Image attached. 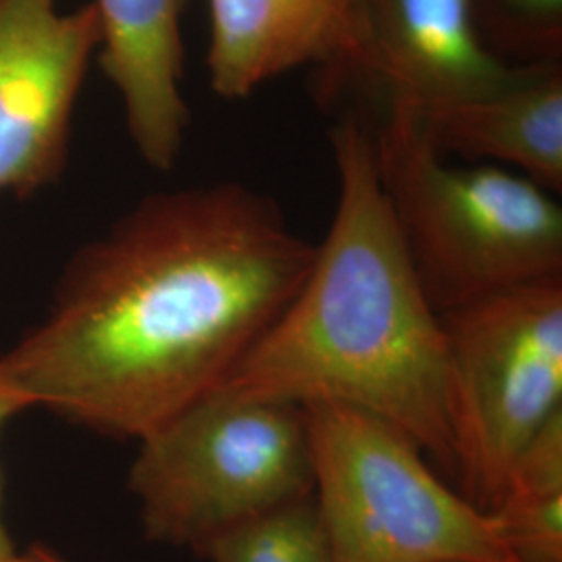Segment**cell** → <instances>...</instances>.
<instances>
[{"mask_svg": "<svg viewBox=\"0 0 562 562\" xmlns=\"http://www.w3.org/2000/svg\"><path fill=\"white\" fill-rule=\"evenodd\" d=\"M315 252L244 181L150 194L67 261L48 313L0 357V382L25 411L140 442L227 382Z\"/></svg>", "mask_w": 562, "mask_h": 562, "instance_id": "obj_1", "label": "cell"}, {"mask_svg": "<svg viewBox=\"0 0 562 562\" xmlns=\"http://www.w3.org/2000/svg\"><path fill=\"white\" fill-rule=\"evenodd\" d=\"M327 138L338 178L327 236L299 294L213 394L359 408L454 480L442 317L383 194L371 130L346 115Z\"/></svg>", "mask_w": 562, "mask_h": 562, "instance_id": "obj_2", "label": "cell"}, {"mask_svg": "<svg viewBox=\"0 0 562 562\" xmlns=\"http://www.w3.org/2000/svg\"><path fill=\"white\" fill-rule=\"evenodd\" d=\"M485 46L508 65L562 60V0H471Z\"/></svg>", "mask_w": 562, "mask_h": 562, "instance_id": "obj_13", "label": "cell"}, {"mask_svg": "<svg viewBox=\"0 0 562 562\" xmlns=\"http://www.w3.org/2000/svg\"><path fill=\"white\" fill-rule=\"evenodd\" d=\"M209 562H331L313 496L288 504L213 543Z\"/></svg>", "mask_w": 562, "mask_h": 562, "instance_id": "obj_12", "label": "cell"}, {"mask_svg": "<svg viewBox=\"0 0 562 562\" xmlns=\"http://www.w3.org/2000/svg\"><path fill=\"white\" fill-rule=\"evenodd\" d=\"M510 69L485 46L471 0H361L357 57L325 101L357 81L383 109L422 113L490 90Z\"/></svg>", "mask_w": 562, "mask_h": 562, "instance_id": "obj_8", "label": "cell"}, {"mask_svg": "<svg viewBox=\"0 0 562 562\" xmlns=\"http://www.w3.org/2000/svg\"><path fill=\"white\" fill-rule=\"evenodd\" d=\"M371 134L383 194L438 315L562 278V209L552 192L498 165H448L406 106L385 109Z\"/></svg>", "mask_w": 562, "mask_h": 562, "instance_id": "obj_3", "label": "cell"}, {"mask_svg": "<svg viewBox=\"0 0 562 562\" xmlns=\"http://www.w3.org/2000/svg\"><path fill=\"white\" fill-rule=\"evenodd\" d=\"M99 65L120 94L127 136L142 161L171 171L190 130L183 97L181 20L188 0H94Z\"/></svg>", "mask_w": 562, "mask_h": 562, "instance_id": "obj_10", "label": "cell"}, {"mask_svg": "<svg viewBox=\"0 0 562 562\" xmlns=\"http://www.w3.org/2000/svg\"><path fill=\"white\" fill-rule=\"evenodd\" d=\"M127 487L148 542L196 557L229 531L313 496L301 406L209 394L142 438Z\"/></svg>", "mask_w": 562, "mask_h": 562, "instance_id": "obj_4", "label": "cell"}, {"mask_svg": "<svg viewBox=\"0 0 562 562\" xmlns=\"http://www.w3.org/2000/svg\"><path fill=\"white\" fill-rule=\"evenodd\" d=\"M313 501L331 562H517L396 427L341 404L302 406Z\"/></svg>", "mask_w": 562, "mask_h": 562, "instance_id": "obj_5", "label": "cell"}, {"mask_svg": "<svg viewBox=\"0 0 562 562\" xmlns=\"http://www.w3.org/2000/svg\"><path fill=\"white\" fill-rule=\"evenodd\" d=\"M9 562H67L60 559L59 554L42 543H32L25 550H18L15 557Z\"/></svg>", "mask_w": 562, "mask_h": 562, "instance_id": "obj_15", "label": "cell"}, {"mask_svg": "<svg viewBox=\"0 0 562 562\" xmlns=\"http://www.w3.org/2000/svg\"><path fill=\"white\" fill-rule=\"evenodd\" d=\"M23 411H25L23 402L4 383L0 382V434H2V427L7 425V422ZM15 552H18V548L11 540V533H9V529L4 525V517H2V483H0V562L11 561L15 557Z\"/></svg>", "mask_w": 562, "mask_h": 562, "instance_id": "obj_14", "label": "cell"}, {"mask_svg": "<svg viewBox=\"0 0 562 562\" xmlns=\"http://www.w3.org/2000/svg\"><path fill=\"white\" fill-rule=\"evenodd\" d=\"M440 317L457 492L490 515L522 448L562 411V278L517 285Z\"/></svg>", "mask_w": 562, "mask_h": 562, "instance_id": "obj_6", "label": "cell"}, {"mask_svg": "<svg viewBox=\"0 0 562 562\" xmlns=\"http://www.w3.org/2000/svg\"><path fill=\"white\" fill-rule=\"evenodd\" d=\"M359 18L361 0H209V86L223 101H246L315 67L325 101L355 63Z\"/></svg>", "mask_w": 562, "mask_h": 562, "instance_id": "obj_9", "label": "cell"}, {"mask_svg": "<svg viewBox=\"0 0 562 562\" xmlns=\"http://www.w3.org/2000/svg\"><path fill=\"white\" fill-rule=\"evenodd\" d=\"M415 117L442 157L506 165L561 194L562 60L513 65L498 86Z\"/></svg>", "mask_w": 562, "mask_h": 562, "instance_id": "obj_11", "label": "cell"}, {"mask_svg": "<svg viewBox=\"0 0 562 562\" xmlns=\"http://www.w3.org/2000/svg\"><path fill=\"white\" fill-rule=\"evenodd\" d=\"M102 27L94 2L0 0V194L30 199L67 171L74 113Z\"/></svg>", "mask_w": 562, "mask_h": 562, "instance_id": "obj_7", "label": "cell"}]
</instances>
